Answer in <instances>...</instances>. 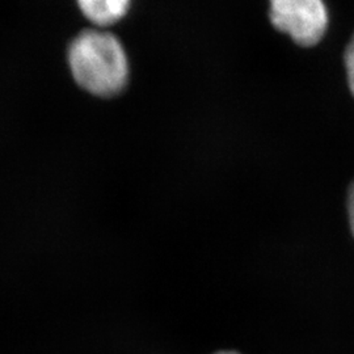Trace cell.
Listing matches in <instances>:
<instances>
[{"label":"cell","mask_w":354,"mask_h":354,"mask_svg":"<svg viewBox=\"0 0 354 354\" xmlns=\"http://www.w3.org/2000/svg\"><path fill=\"white\" fill-rule=\"evenodd\" d=\"M68 62L77 84L93 95L113 96L127 86V54L111 33H80L70 46Z\"/></svg>","instance_id":"1"},{"label":"cell","mask_w":354,"mask_h":354,"mask_svg":"<svg viewBox=\"0 0 354 354\" xmlns=\"http://www.w3.org/2000/svg\"><path fill=\"white\" fill-rule=\"evenodd\" d=\"M270 20L301 46H314L328 26L323 0H270Z\"/></svg>","instance_id":"2"},{"label":"cell","mask_w":354,"mask_h":354,"mask_svg":"<svg viewBox=\"0 0 354 354\" xmlns=\"http://www.w3.org/2000/svg\"><path fill=\"white\" fill-rule=\"evenodd\" d=\"M84 16L97 26H111L127 15L130 0H77Z\"/></svg>","instance_id":"3"},{"label":"cell","mask_w":354,"mask_h":354,"mask_svg":"<svg viewBox=\"0 0 354 354\" xmlns=\"http://www.w3.org/2000/svg\"><path fill=\"white\" fill-rule=\"evenodd\" d=\"M345 68H346V77L351 92L354 96V35L351 42L348 44V48L345 50Z\"/></svg>","instance_id":"4"},{"label":"cell","mask_w":354,"mask_h":354,"mask_svg":"<svg viewBox=\"0 0 354 354\" xmlns=\"http://www.w3.org/2000/svg\"><path fill=\"white\" fill-rule=\"evenodd\" d=\"M346 214H348V222L349 227L352 231V235L354 238V183L351 185L349 192H348V198H346Z\"/></svg>","instance_id":"5"},{"label":"cell","mask_w":354,"mask_h":354,"mask_svg":"<svg viewBox=\"0 0 354 354\" xmlns=\"http://www.w3.org/2000/svg\"><path fill=\"white\" fill-rule=\"evenodd\" d=\"M212 354H241L236 351H232V349H222V351H216L214 353Z\"/></svg>","instance_id":"6"}]
</instances>
